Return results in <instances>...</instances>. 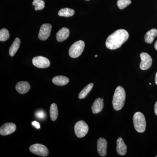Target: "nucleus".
Returning a JSON list of instances; mask_svg holds the SVG:
<instances>
[{"mask_svg":"<svg viewBox=\"0 0 157 157\" xmlns=\"http://www.w3.org/2000/svg\"><path fill=\"white\" fill-rule=\"evenodd\" d=\"M129 38V34L124 29H118L109 36L106 40V46L111 50H114L120 47L126 42Z\"/></svg>","mask_w":157,"mask_h":157,"instance_id":"obj_1","label":"nucleus"},{"mask_svg":"<svg viewBox=\"0 0 157 157\" xmlns=\"http://www.w3.org/2000/svg\"><path fill=\"white\" fill-rule=\"evenodd\" d=\"M126 99V93L123 88L118 86L113 95L112 104L113 109L117 111L121 110L124 105Z\"/></svg>","mask_w":157,"mask_h":157,"instance_id":"obj_2","label":"nucleus"},{"mask_svg":"<svg viewBox=\"0 0 157 157\" xmlns=\"http://www.w3.org/2000/svg\"><path fill=\"white\" fill-rule=\"evenodd\" d=\"M133 123L135 129L139 133H143L146 129V123L145 117L142 113L137 112L134 114Z\"/></svg>","mask_w":157,"mask_h":157,"instance_id":"obj_3","label":"nucleus"},{"mask_svg":"<svg viewBox=\"0 0 157 157\" xmlns=\"http://www.w3.org/2000/svg\"><path fill=\"white\" fill-rule=\"evenodd\" d=\"M85 43L83 41L79 40L73 43L69 50V55L71 58H76L81 55L84 50Z\"/></svg>","mask_w":157,"mask_h":157,"instance_id":"obj_4","label":"nucleus"},{"mask_svg":"<svg viewBox=\"0 0 157 157\" xmlns=\"http://www.w3.org/2000/svg\"><path fill=\"white\" fill-rule=\"evenodd\" d=\"M75 134L79 138L84 137L89 131L88 126L83 121H80L75 124L74 126Z\"/></svg>","mask_w":157,"mask_h":157,"instance_id":"obj_5","label":"nucleus"},{"mask_svg":"<svg viewBox=\"0 0 157 157\" xmlns=\"http://www.w3.org/2000/svg\"><path fill=\"white\" fill-rule=\"evenodd\" d=\"M29 150L33 153L44 157H47L49 153L48 148L45 145L39 144L31 145L29 147Z\"/></svg>","mask_w":157,"mask_h":157,"instance_id":"obj_6","label":"nucleus"},{"mask_svg":"<svg viewBox=\"0 0 157 157\" xmlns=\"http://www.w3.org/2000/svg\"><path fill=\"white\" fill-rule=\"evenodd\" d=\"M141 62L140 65V69L143 70H148L151 67L152 59L147 53L142 52L140 54Z\"/></svg>","mask_w":157,"mask_h":157,"instance_id":"obj_7","label":"nucleus"},{"mask_svg":"<svg viewBox=\"0 0 157 157\" xmlns=\"http://www.w3.org/2000/svg\"><path fill=\"white\" fill-rule=\"evenodd\" d=\"M33 64L39 68H46L49 67L50 63L49 60L44 57L39 56L33 59Z\"/></svg>","mask_w":157,"mask_h":157,"instance_id":"obj_8","label":"nucleus"},{"mask_svg":"<svg viewBox=\"0 0 157 157\" xmlns=\"http://www.w3.org/2000/svg\"><path fill=\"white\" fill-rule=\"evenodd\" d=\"M51 25L44 24L42 25L40 29L39 34V38L40 40L45 41L48 39L50 36L52 29Z\"/></svg>","mask_w":157,"mask_h":157,"instance_id":"obj_9","label":"nucleus"},{"mask_svg":"<svg viewBox=\"0 0 157 157\" xmlns=\"http://www.w3.org/2000/svg\"><path fill=\"white\" fill-rule=\"evenodd\" d=\"M16 129V125L12 123H7L4 124L0 128V134L6 136L12 134Z\"/></svg>","mask_w":157,"mask_h":157,"instance_id":"obj_10","label":"nucleus"},{"mask_svg":"<svg viewBox=\"0 0 157 157\" xmlns=\"http://www.w3.org/2000/svg\"><path fill=\"white\" fill-rule=\"evenodd\" d=\"M98 154L102 157L105 156L107 155V143L105 138L100 137L98 139L97 142Z\"/></svg>","mask_w":157,"mask_h":157,"instance_id":"obj_11","label":"nucleus"},{"mask_svg":"<svg viewBox=\"0 0 157 157\" xmlns=\"http://www.w3.org/2000/svg\"><path fill=\"white\" fill-rule=\"evenodd\" d=\"M30 85L28 82L20 81L16 84L15 88L17 92L21 94H25L30 89Z\"/></svg>","mask_w":157,"mask_h":157,"instance_id":"obj_12","label":"nucleus"},{"mask_svg":"<svg viewBox=\"0 0 157 157\" xmlns=\"http://www.w3.org/2000/svg\"><path fill=\"white\" fill-rule=\"evenodd\" d=\"M117 151L118 154L124 155L127 151V147L121 137H118L117 140Z\"/></svg>","mask_w":157,"mask_h":157,"instance_id":"obj_13","label":"nucleus"},{"mask_svg":"<svg viewBox=\"0 0 157 157\" xmlns=\"http://www.w3.org/2000/svg\"><path fill=\"white\" fill-rule=\"evenodd\" d=\"M104 99L98 98L93 103L92 106V110L94 113H98L102 111L104 107V104L103 102Z\"/></svg>","mask_w":157,"mask_h":157,"instance_id":"obj_14","label":"nucleus"},{"mask_svg":"<svg viewBox=\"0 0 157 157\" xmlns=\"http://www.w3.org/2000/svg\"><path fill=\"white\" fill-rule=\"evenodd\" d=\"M70 30L67 28H63L56 34V39L59 42H62L66 40L70 36Z\"/></svg>","mask_w":157,"mask_h":157,"instance_id":"obj_15","label":"nucleus"},{"mask_svg":"<svg viewBox=\"0 0 157 157\" xmlns=\"http://www.w3.org/2000/svg\"><path fill=\"white\" fill-rule=\"evenodd\" d=\"M69 78L66 76H55L52 78V81L53 83L57 86H63L68 84L69 82Z\"/></svg>","mask_w":157,"mask_h":157,"instance_id":"obj_16","label":"nucleus"},{"mask_svg":"<svg viewBox=\"0 0 157 157\" xmlns=\"http://www.w3.org/2000/svg\"><path fill=\"white\" fill-rule=\"evenodd\" d=\"M157 36V30L153 29L148 31L145 34L144 40L146 43L151 44Z\"/></svg>","mask_w":157,"mask_h":157,"instance_id":"obj_17","label":"nucleus"},{"mask_svg":"<svg viewBox=\"0 0 157 157\" xmlns=\"http://www.w3.org/2000/svg\"><path fill=\"white\" fill-rule=\"evenodd\" d=\"M20 42V39L19 38H17L14 39V42L9 48V53L10 56H14L19 48Z\"/></svg>","mask_w":157,"mask_h":157,"instance_id":"obj_18","label":"nucleus"},{"mask_svg":"<svg viewBox=\"0 0 157 157\" xmlns=\"http://www.w3.org/2000/svg\"><path fill=\"white\" fill-rule=\"evenodd\" d=\"M75 14V11L73 9L69 8H64L59 11L58 15L60 16L65 17H70Z\"/></svg>","mask_w":157,"mask_h":157,"instance_id":"obj_19","label":"nucleus"},{"mask_svg":"<svg viewBox=\"0 0 157 157\" xmlns=\"http://www.w3.org/2000/svg\"><path fill=\"white\" fill-rule=\"evenodd\" d=\"M50 118L52 121H55L58 116V109L56 104L53 103L52 104L50 108Z\"/></svg>","mask_w":157,"mask_h":157,"instance_id":"obj_20","label":"nucleus"},{"mask_svg":"<svg viewBox=\"0 0 157 157\" xmlns=\"http://www.w3.org/2000/svg\"><path fill=\"white\" fill-rule=\"evenodd\" d=\"M93 86H94V84L93 83H90L87 85L79 93L78 96V98L82 99L86 98L88 94L90 91L92 89Z\"/></svg>","mask_w":157,"mask_h":157,"instance_id":"obj_21","label":"nucleus"},{"mask_svg":"<svg viewBox=\"0 0 157 157\" xmlns=\"http://www.w3.org/2000/svg\"><path fill=\"white\" fill-rule=\"evenodd\" d=\"M10 37L9 31L6 29H2L0 30V41L5 42L9 39Z\"/></svg>","mask_w":157,"mask_h":157,"instance_id":"obj_22","label":"nucleus"},{"mask_svg":"<svg viewBox=\"0 0 157 157\" xmlns=\"http://www.w3.org/2000/svg\"><path fill=\"white\" fill-rule=\"evenodd\" d=\"M33 5L35 6L36 11L42 10L45 8V2L42 0H34Z\"/></svg>","mask_w":157,"mask_h":157,"instance_id":"obj_23","label":"nucleus"},{"mask_svg":"<svg viewBox=\"0 0 157 157\" xmlns=\"http://www.w3.org/2000/svg\"><path fill=\"white\" fill-rule=\"evenodd\" d=\"M132 3L131 0H118L117 5L120 9H125Z\"/></svg>","mask_w":157,"mask_h":157,"instance_id":"obj_24","label":"nucleus"},{"mask_svg":"<svg viewBox=\"0 0 157 157\" xmlns=\"http://www.w3.org/2000/svg\"><path fill=\"white\" fill-rule=\"evenodd\" d=\"M36 115L38 118L41 119H44V118L45 117V113L44 112V111L42 110L37 111V112L36 113Z\"/></svg>","mask_w":157,"mask_h":157,"instance_id":"obj_25","label":"nucleus"},{"mask_svg":"<svg viewBox=\"0 0 157 157\" xmlns=\"http://www.w3.org/2000/svg\"><path fill=\"white\" fill-rule=\"evenodd\" d=\"M32 124H33L34 126L36 127V128H37V129L40 128V124H39V123L38 122L36 121L33 122H32Z\"/></svg>","mask_w":157,"mask_h":157,"instance_id":"obj_26","label":"nucleus"},{"mask_svg":"<svg viewBox=\"0 0 157 157\" xmlns=\"http://www.w3.org/2000/svg\"><path fill=\"white\" fill-rule=\"evenodd\" d=\"M155 112L156 115L157 116V101L155 105Z\"/></svg>","mask_w":157,"mask_h":157,"instance_id":"obj_27","label":"nucleus"},{"mask_svg":"<svg viewBox=\"0 0 157 157\" xmlns=\"http://www.w3.org/2000/svg\"><path fill=\"white\" fill-rule=\"evenodd\" d=\"M154 47L155 48V49H156L157 51V40L156 42H155V44H154Z\"/></svg>","mask_w":157,"mask_h":157,"instance_id":"obj_28","label":"nucleus"},{"mask_svg":"<svg viewBox=\"0 0 157 157\" xmlns=\"http://www.w3.org/2000/svg\"><path fill=\"white\" fill-rule=\"evenodd\" d=\"M155 81L156 84L157 85V72L156 74L155 78Z\"/></svg>","mask_w":157,"mask_h":157,"instance_id":"obj_29","label":"nucleus"},{"mask_svg":"<svg viewBox=\"0 0 157 157\" xmlns=\"http://www.w3.org/2000/svg\"><path fill=\"white\" fill-rule=\"evenodd\" d=\"M98 56L97 55H96L95 56V57L96 58H97Z\"/></svg>","mask_w":157,"mask_h":157,"instance_id":"obj_30","label":"nucleus"},{"mask_svg":"<svg viewBox=\"0 0 157 157\" xmlns=\"http://www.w3.org/2000/svg\"><path fill=\"white\" fill-rule=\"evenodd\" d=\"M149 84H150V85H151V83H150Z\"/></svg>","mask_w":157,"mask_h":157,"instance_id":"obj_31","label":"nucleus"},{"mask_svg":"<svg viewBox=\"0 0 157 157\" xmlns=\"http://www.w3.org/2000/svg\"><path fill=\"white\" fill-rule=\"evenodd\" d=\"M86 1H89V0H86Z\"/></svg>","mask_w":157,"mask_h":157,"instance_id":"obj_32","label":"nucleus"},{"mask_svg":"<svg viewBox=\"0 0 157 157\" xmlns=\"http://www.w3.org/2000/svg\"><path fill=\"white\" fill-rule=\"evenodd\" d=\"M156 157H157V156H156Z\"/></svg>","mask_w":157,"mask_h":157,"instance_id":"obj_33","label":"nucleus"}]
</instances>
